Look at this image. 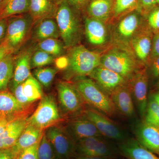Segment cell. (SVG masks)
Masks as SVG:
<instances>
[{"label": "cell", "instance_id": "1", "mask_svg": "<svg viewBox=\"0 0 159 159\" xmlns=\"http://www.w3.org/2000/svg\"><path fill=\"white\" fill-rule=\"evenodd\" d=\"M101 54L100 66L129 81L144 68L129 48L114 44Z\"/></svg>", "mask_w": 159, "mask_h": 159}, {"label": "cell", "instance_id": "2", "mask_svg": "<svg viewBox=\"0 0 159 159\" xmlns=\"http://www.w3.org/2000/svg\"><path fill=\"white\" fill-rule=\"evenodd\" d=\"M78 11L67 0H63L58 5L54 18L66 49L79 44L82 37V25Z\"/></svg>", "mask_w": 159, "mask_h": 159}, {"label": "cell", "instance_id": "3", "mask_svg": "<svg viewBox=\"0 0 159 159\" xmlns=\"http://www.w3.org/2000/svg\"><path fill=\"white\" fill-rule=\"evenodd\" d=\"M73 84L84 102L93 108L108 116L116 113L110 96L93 80L87 77H76Z\"/></svg>", "mask_w": 159, "mask_h": 159}, {"label": "cell", "instance_id": "4", "mask_svg": "<svg viewBox=\"0 0 159 159\" xmlns=\"http://www.w3.org/2000/svg\"><path fill=\"white\" fill-rule=\"evenodd\" d=\"M69 49L67 69L69 75L76 77H88L100 66L101 53L79 44Z\"/></svg>", "mask_w": 159, "mask_h": 159}, {"label": "cell", "instance_id": "5", "mask_svg": "<svg viewBox=\"0 0 159 159\" xmlns=\"http://www.w3.org/2000/svg\"><path fill=\"white\" fill-rule=\"evenodd\" d=\"M7 20V32L3 42L6 43L14 53L28 39L34 25V21L29 12L13 16Z\"/></svg>", "mask_w": 159, "mask_h": 159}, {"label": "cell", "instance_id": "6", "mask_svg": "<svg viewBox=\"0 0 159 159\" xmlns=\"http://www.w3.org/2000/svg\"><path fill=\"white\" fill-rule=\"evenodd\" d=\"M55 97L52 94L43 96L37 108L27 122L37 128L45 130L53 125H56L61 119Z\"/></svg>", "mask_w": 159, "mask_h": 159}, {"label": "cell", "instance_id": "7", "mask_svg": "<svg viewBox=\"0 0 159 159\" xmlns=\"http://www.w3.org/2000/svg\"><path fill=\"white\" fill-rule=\"evenodd\" d=\"M142 15L135 10L116 21V25L111 31L114 44L130 48L131 41L142 27Z\"/></svg>", "mask_w": 159, "mask_h": 159}, {"label": "cell", "instance_id": "8", "mask_svg": "<svg viewBox=\"0 0 159 159\" xmlns=\"http://www.w3.org/2000/svg\"><path fill=\"white\" fill-rule=\"evenodd\" d=\"M59 159H71L76 155V142L66 128L57 125L49 127L44 131Z\"/></svg>", "mask_w": 159, "mask_h": 159}, {"label": "cell", "instance_id": "9", "mask_svg": "<svg viewBox=\"0 0 159 159\" xmlns=\"http://www.w3.org/2000/svg\"><path fill=\"white\" fill-rule=\"evenodd\" d=\"M57 90L60 108L64 112L74 115L82 111L85 102L73 83L60 81L57 83Z\"/></svg>", "mask_w": 159, "mask_h": 159}, {"label": "cell", "instance_id": "10", "mask_svg": "<svg viewBox=\"0 0 159 159\" xmlns=\"http://www.w3.org/2000/svg\"><path fill=\"white\" fill-rule=\"evenodd\" d=\"M84 116L94 123L102 137L115 141L122 142L125 140L124 131L105 114L91 108L84 111Z\"/></svg>", "mask_w": 159, "mask_h": 159}, {"label": "cell", "instance_id": "11", "mask_svg": "<svg viewBox=\"0 0 159 159\" xmlns=\"http://www.w3.org/2000/svg\"><path fill=\"white\" fill-rule=\"evenodd\" d=\"M132 96L139 114L144 118L148 106V77L146 69L144 68L128 82Z\"/></svg>", "mask_w": 159, "mask_h": 159}, {"label": "cell", "instance_id": "12", "mask_svg": "<svg viewBox=\"0 0 159 159\" xmlns=\"http://www.w3.org/2000/svg\"><path fill=\"white\" fill-rule=\"evenodd\" d=\"M107 24L99 20L87 16L84 20V31L90 44L95 48H103L111 39V32Z\"/></svg>", "mask_w": 159, "mask_h": 159}, {"label": "cell", "instance_id": "13", "mask_svg": "<svg viewBox=\"0 0 159 159\" xmlns=\"http://www.w3.org/2000/svg\"><path fill=\"white\" fill-rule=\"evenodd\" d=\"M76 155L111 158L114 152L102 138L90 137L76 142Z\"/></svg>", "mask_w": 159, "mask_h": 159}, {"label": "cell", "instance_id": "14", "mask_svg": "<svg viewBox=\"0 0 159 159\" xmlns=\"http://www.w3.org/2000/svg\"><path fill=\"white\" fill-rule=\"evenodd\" d=\"M88 77L93 80L110 96L116 89L128 83L119 74L101 66L94 69Z\"/></svg>", "mask_w": 159, "mask_h": 159}, {"label": "cell", "instance_id": "15", "mask_svg": "<svg viewBox=\"0 0 159 159\" xmlns=\"http://www.w3.org/2000/svg\"><path fill=\"white\" fill-rule=\"evenodd\" d=\"M152 34L149 29L142 27L131 41L129 48L139 62L148 61L152 46Z\"/></svg>", "mask_w": 159, "mask_h": 159}, {"label": "cell", "instance_id": "16", "mask_svg": "<svg viewBox=\"0 0 159 159\" xmlns=\"http://www.w3.org/2000/svg\"><path fill=\"white\" fill-rule=\"evenodd\" d=\"M66 129L76 142L90 137L102 138L96 125L84 116L69 121Z\"/></svg>", "mask_w": 159, "mask_h": 159}, {"label": "cell", "instance_id": "17", "mask_svg": "<svg viewBox=\"0 0 159 159\" xmlns=\"http://www.w3.org/2000/svg\"><path fill=\"white\" fill-rule=\"evenodd\" d=\"M137 140L144 147L159 156V128L143 121L135 127Z\"/></svg>", "mask_w": 159, "mask_h": 159}, {"label": "cell", "instance_id": "18", "mask_svg": "<svg viewBox=\"0 0 159 159\" xmlns=\"http://www.w3.org/2000/svg\"><path fill=\"white\" fill-rule=\"evenodd\" d=\"M110 97L116 111L125 117L134 116V105L128 83L116 89Z\"/></svg>", "mask_w": 159, "mask_h": 159}, {"label": "cell", "instance_id": "19", "mask_svg": "<svg viewBox=\"0 0 159 159\" xmlns=\"http://www.w3.org/2000/svg\"><path fill=\"white\" fill-rule=\"evenodd\" d=\"M28 109L21 105L8 89L0 91V118L26 116Z\"/></svg>", "mask_w": 159, "mask_h": 159}, {"label": "cell", "instance_id": "20", "mask_svg": "<svg viewBox=\"0 0 159 159\" xmlns=\"http://www.w3.org/2000/svg\"><path fill=\"white\" fill-rule=\"evenodd\" d=\"M33 52L31 49H29L15 55L14 75L11 81V92L31 75L30 62Z\"/></svg>", "mask_w": 159, "mask_h": 159}, {"label": "cell", "instance_id": "21", "mask_svg": "<svg viewBox=\"0 0 159 159\" xmlns=\"http://www.w3.org/2000/svg\"><path fill=\"white\" fill-rule=\"evenodd\" d=\"M28 117H20L11 121L0 135V149L11 148L15 145L27 125Z\"/></svg>", "mask_w": 159, "mask_h": 159}, {"label": "cell", "instance_id": "22", "mask_svg": "<svg viewBox=\"0 0 159 159\" xmlns=\"http://www.w3.org/2000/svg\"><path fill=\"white\" fill-rule=\"evenodd\" d=\"M58 5L53 0H30L29 13L34 25L47 18H54Z\"/></svg>", "mask_w": 159, "mask_h": 159}, {"label": "cell", "instance_id": "23", "mask_svg": "<svg viewBox=\"0 0 159 159\" xmlns=\"http://www.w3.org/2000/svg\"><path fill=\"white\" fill-rule=\"evenodd\" d=\"M114 0H90L86 6L89 17L108 24L112 16Z\"/></svg>", "mask_w": 159, "mask_h": 159}, {"label": "cell", "instance_id": "24", "mask_svg": "<svg viewBox=\"0 0 159 159\" xmlns=\"http://www.w3.org/2000/svg\"><path fill=\"white\" fill-rule=\"evenodd\" d=\"M119 148L122 154L128 159H159L156 154L144 147L137 139L124 140Z\"/></svg>", "mask_w": 159, "mask_h": 159}, {"label": "cell", "instance_id": "25", "mask_svg": "<svg viewBox=\"0 0 159 159\" xmlns=\"http://www.w3.org/2000/svg\"><path fill=\"white\" fill-rule=\"evenodd\" d=\"M44 131L27 123L25 128L12 148L16 153L18 154L21 151L34 145L40 141Z\"/></svg>", "mask_w": 159, "mask_h": 159}, {"label": "cell", "instance_id": "26", "mask_svg": "<svg viewBox=\"0 0 159 159\" xmlns=\"http://www.w3.org/2000/svg\"><path fill=\"white\" fill-rule=\"evenodd\" d=\"M33 32V39L38 42L48 39L60 37L55 18H47L37 23Z\"/></svg>", "mask_w": 159, "mask_h": 159}, {"label": "cell", "instance_id": "27", "mask_svg": "<svg viewBox=\"0 0 159 159\" xmlns=\"http://www.w3.org/2000/svg\"><path fill=\"white\" fill-rule=\"evenodd\" d=\"M15 55L9 54L0 61V91L7 89L14 75Z\"/></svg>", "mask_w": 159, "mask_h": 159}, {"label": "cell", "instance_id": "28", "mask_svg": "<svg viewBox=\"0 0 159 159\" xmlns=\"http://www.w3.org/2000/svg\"><path fill=\"white\" fill-rule=\"evenodd\" d=\"M30 0H10L0 11V20L29 12Z\"/></svg>", "mask_w": 159, "mask_h": 159}, {"label": "cell", "instance_id": "29", "mask_svg": "<svg viewBox=\"0 0 159 159\" xmlns=\"http://www.w3.org/2000/svg\"><path fill=\"white\" fill-rule=\"evenodd\" d=\"M21 84L23 94L32 103L43 96L42 85L32 75Z\"/></svg>", "mask_w": 159, "mask_h": 159}, {"label": "cell", "instance_id": "30", "mask_svg": "<svg viewBox=\"0 0 159 159\" xmlns=\"http://www.w3.org/2000/svg\"><path fill=\"white\" fill-rule=\"evenodd\" d=\"M139 0H114L113 10L111 22L117 21L131 11L138 10Z\"/></svg>", "mask_w": 159, "mask_h": 159}, {"label": "cell", "instance_id": "31", "mask_svg": "<svg viewBox=\"0 0 159 159\" xmlns=\"http://www.w3.org/2000/svg\"><path fill=\"white\" fill-rule=\"evenodd\" d=\"M37 48L53 55L55 57H59L64 54V44L57 39L51 38L44 40L39 42Z\"/></svg>", "mask_w": 159, "mask_h": 159}, {"label": "cell", "instance_id": "32", "mask_svg": "<svg viewBox=\"0 0 159 159\" xmlns=\"http://www.w3.org/2000/svg\"><path fill=\"white\" fill-rule=\"evenodd\" d=\"M57 72V69L54 68L43 67L35 69L33 74L41 85L48 88L51 85Z\"/></svg>", "mask_w": 159, "mask_h": 159}, {"label": "cell", "instance_id": "33", "mask_svg": "<svg viewBox=\"0 0 159 159\" xmlns=\"http://www.w3.org/2000/svg\"><path fill=\"white\" fill-rule=\"evenodd\" d=\"M55 57L45 51L39 50L32 53L31 58V69L43 67L54 62Z\"/></svg>", "mask_w": 159, "mask_h": 159}, {"label": "cell", "instance_id": "34", "mask_svg": "<svg viewBox=\"0 0 159 159\" xmlns=\"http://www.w3.org/2000/svg\"><path fill=\"white\" fill-rule=\"evenodd\" d=\"M38 156L39 159H59L44 133L40 141Z\"/></svg>", "mask_w": 159, "mask_h": 159}, {"label": "cell", "instance_id": "35", "mask_svg": "<svg viewBox=\"0 0 159 159\" xmlns=\"http://www.w3.org/2000/svg\"><path fill=\"white\" fill-rule=\"evenodd\" d=\"M144 122L159 128V105L152 98L148 101Z\"/></svg>", "mask_w": 159, "mask_h": 159}, {"label": "cell", "instance_id": "36", "mask_svg": "<svg viewBox=\"0 0 159 159\" xmlns=\"http://www.w3.org/2000/svg\"><path fill=\"white\" fill-rule=\"evenodd\" d=\"M40 141L34 145L21 151L17 155L16 159H39L38 149Z\"/></svg>", "mask_w": 159, "mask_h": 159}, {"label": "cell", "instance_id": "37", "mask_svg": "<svg viewBox=\"0 0 159 159\" xmlns=\"http://www.w3.org/2000/svg\"><path fill=\"white\" fill-rule=\"evenodd\" d=\"M147 21L149 28L155 33L159 32V7H156L148 13Z\"/></svg>", "mask_w": 159, "mask_h": 159}, {"label": "cell", "instance_id": "38", "mask_svg": "<svg viewBox=\"0 0 159 159\" xmlns=\"http://www.w3.org/2000/svg\"><path fill=\"white\" fill-rule=\"evenodd\" d=\"M157 5L156 0H139V8L137 10L142 15L146 14L155 8Z\"/></svg>", "mask_w": 159, "mask_h": 159}, {"label": "cell", "instance_id": "39", "mask_svg": "<svg viewBox=\"0 0 159 159\" xmlns=\"http://www.w3.org/2000/svg\"><path fill=\"white\" fill-rule=\"evenodd\" d=\"M12 93L17 101L25 107L29 108L33 103L23 94L21 84L17 86L12 91Z\"/></svg>", "mask_w": 159, "mask_h": 159}, {"label": "cell", "instance_id": "40", "mask_svg": "<svg viewBox=\"0 0 159 159\" xmlns=\"http://www.w3.org/2000/svg\"><path fill=\"white\" fill-rule=\"evenodd\" d=\"M159 57V32L155 33L152 39L151 51L148 61L151 62Z\"/></svg>", "mask_w": 159, "mask_h": 159}, {"label": "cell", "instance_id": "41", "mask_svg": "<svg viewBox=\"0 0 159 159\" xmlns=\"http://www.w3.org/2000/svg\"><path fill=\"white\" fill-rule=\"evenodd\" d=\"M17 154L12 147L7 149H0V159H16Z\"/></svg>", "mask_w": 159, "mask_h": 159}, {"label": "cell", "instance_id": "42", "mask_svg": "<svg viewBox=\"0 0 159 159\" xmlns=\"http://www.w3.org/2000/svg\"><path fill=\"white\" fill-rule=\"evenodd\" d=\"M70 4L78 10L86 7L90 0H67Z\"/></svg>", "mask_w": 159, "mask_h": 159}, {"label": "cell", "instance_id": "43", "mask_svg": "<svg viewBox=\"0 0 159 159\" xmlns=\"http://www.w3.org/2000/svg\"><path fill=\"white\" fill-rule=\"evenodd\" d=\"M7 18L0 20V44L6 38L7 29Z\"/></svg>", "mask_w": 159, "mask_h": 159}, {"label": "cell", "instance_id": "44", "mask_svg": "<svg viewBox=\"0 0 159 159\" xmlns=\"http://www.w3.org/2000/svg\"><path fill=\"white\" fill-rule=\"evenodd\" d=\"M11 54L14 53L6 43L2 42L0 44V61L6 56Z\"/></svg>", "mask_w": 159, "mask_h": 159}, {"label": "cell", "instance_id": "45", "mask_svg": "<svg viewBox=\"0 0 159 159\" xmlns=\"http://www.w3.org/2000/svg\"><path fill=\"white\" fill-rule=\"evenodd\" d=\"M151 71L154 77H159V57L152 61Z\"/></svg>", "mask_w": 159, "mask_h": 159}, {"label": "cell", "instance_id": "46", "mask_svg": "<svg viewBox=\"0 0 159 159\" xmlns=\"http://www.w3.org/2000/svg\"><path fill=\"white\" fill-rule=\"evenodd\" d=\"M15 119H16V118H15ZM15 119L9 118H0V135L2 134L3 131L6 129L9 122Z\"/></svg>", "mask_w": 159, "mask_h": 159}, {"label": "cell", "instance_id": "47", "mask_svg": "<svg viewBox=\"0 0 159 159\" xmlns=\"http://www.w3.org/2000/svg\"><path fill=\"white\" fill-rule=\"evenodd\" d=\"M109 158L103 157L88 156L80 155H76L75 156V159H110Z\"/></svg>", "mask_w": 159, "mask_h": 159}, {"label": "cell", "instance_id": "48", "mask_svg": "<svg viewBox=\"0 0 159 159\" xmlns=\"http://www.w3.org/2000/svg\"><path fill=\"white\" fill-rule=\"evenodd\" d=\"M152 98L159 105V90L152 95Z\"/></svg>", "mask_w": 159, "mask_h": 159}, {"label": "cell", "instance_id": "49", "mask_svg": "<svg viewBox=\"0 0 159 159\" xmlns=\"http://www.w3.org/2000/svg\"><path fill=\"white\" fill-rule=\"evenodd\" d=\"M10 1V0H4V1H3L2 3V5H1V7H0V11L6 6V4L9 2Z\"/></svg>", "mask_w": 159, "mask_h": 159}, {"label": "cell", "instance_id": "50", "mask_svg": "<svg viewBox=\"0 0 159 159\" xmlns=\"http://www.w3.org/2000/svg\"><path fill=\"white\" fill-rule=\"evenodd\" d=\"M53 1H54L58 5L63 0H53Z\"/></svg>", "mask_w": 159, "mask_h": 159}, {"label": "cell", "instance_id": "51", "mask_svg": "<svg viewBox=\"0 0 159 159\" xmlns=\"http://www.w3.org/2000/svg\"><path fill=\"white\" fill-rule=\"evenodd\" d=\"M156 86L157 87L159 88V80H158V82H157V83L156 84Z\"/></svg>", "mask_w": 159, "mask_h": 159}, {"label": "cell", "instance_id": "52", "mask_svg": "<svg viewBox=\"0 0 159 159\" xmlns=\"http://www.w3.org/2000/svg\"><path fill=\"white\" fill-rule=\"evenodd\" d=\"M3 1L4 0H0V7H1V5H2V3Z\"/></svg>", "mask_w": 159, "mask_h": 159}, {"label": "cell", "instance_id": "53", "mask_svg": "<svg viewBox=\"0 0 159 159\" xmlns=\"http://www.w3.org/2000/svg\"><path fill=\"white\" fill-rule=\"evenodd\" d=\"M157 5H159V0H156Z\"/></svg>", "mask_w": 159, "mask_h": 159}, {"label": "cell", "instance_id": "54", "mask_svg": "<svg viewBox=\"0 0 159 159\" xmlns=\"http://www.w3.org/2000/svg\"></svg>", "mask_w": 159, "mask_h": 159}]
</instances>
